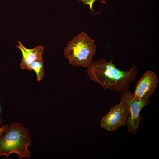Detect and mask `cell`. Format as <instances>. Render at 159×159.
<instances>
[{
	"mask_svg": "<svg viewBox=\"0 0 159 159\" xmlns=\"http://www.w3.org/2000/svg\"><path fill=\"white\" fill-rule=\"evenodd\" d=\"M113 62L112 56L110 62L103 58L97 61L92 60L87 68V74L91 80L100 84L105 90L109 89L120 92L126 91L136 78L137 68L133 65L129 70H121L116 67Z\"/></svg>",
	"mask_w": 159,
	"mask_h": 159,
	"instance_id": "cell-1",
	"label": "cell"
},
{
	"mask_svg": "<svg viewBox=\"0 0 159 159\" xmlns=\"http://www.w3.org/2000/svg\"><path fill=\"white\" fill-rule=\"evenodd\" d=\"M28 129L22 124L11 122L5 132L0 135V157L8 159L10 154H17L20 159L28 158L31 153L28 147L31 145Z\"/></svg>",
	"mask_w": 159,
	"mask_h": 159,
	"instance_id": "cell-2",
	"label": "cell"
},
{
	"mask_svg": "<svg viewBox=\"0 0 159 159\" xmlns=\"http://www.w3.org/2000/svg\"><path fill=\"white\" fill-rule=\"evenodd\" d=\"M94 41L84 32L74 37L64 49V55L69 59V63L74 66L87 68L96 52Z\"/></svg>",
	"mask_w": 159,
	"mask_h": 159,
	"instance_id": "cell-3",
	"label": "cell"
},
{
	"mask_svg": "<svg viewBox=\"0 0 159 159\" xmlns=\"http://www.w3.org/2000/svg\"><path fill=\"white\" fill-rule=\"evenodd\" d=\"M120 102L124 105L127 114L126 123L128 131L136 135L141 121L140 113L142 108L150 103V99L140 100L135 98L128 90L121 92Z\"/></svg>",
	"mask_w": 159,
	"mask_h": 159,
	"instance_id": "cell-4",
	"label": "cell"
},
{
	"mask_svg": "<svg viewBox=\"0 0 159 159\" xmlns=\"http://www.w3.org/2000/svg\"><path fill=\"white\" fill-rule=\"evenodd\" d=\"M159 82L156 73L153 71H146L136 83L134 92V97L140 100L150 99L154 92Z\"/></svg>",
	"mask_w": 159,
	"mask_h": 159,
	"instance_id": "cell-5",
	"label": "cell"
},
{
	"mask_svg": "<svg viewBox=\"0 0 159 159\" xmlns=\"http://www.w3.org/2000/svg\"><path fill=\"white\" fill-rule=\"evenodd\" d=\"M127 114L125 107L121 102L112 107L103 117L100 122L102 127L109 131L115 130L126 123Z\"/></svg>",
	"mask_w": 159,
	"mask_h": 159,
	"instance_id": "cell-6",
	"label": "cell"
},
{
	"mask_svg": "<svg viewBox=\"0 0 159 159\" xmlns=\"http://www.w3.org/2000/svg\"><path fill=\"white\" fill-rule=\"evenodd\" d=\"M19 45L16 47L21 51L22 54V59L20 66L22 69H29L30 65L34 61L43 59L42 54L44 52V49L41 46H38L29 49L26 48L21 43L18 42Z\"/></svg>",
	"mask_w": 159,
	"mask_h": 159,
	"instance_id": "cell-7",
	"label": "cell"
},
{
	"mask_svg": "<svg viewBox=\"0 0 159 159\" xmlns=\"http://www.w3.org/2000/svg\"><path fill=\"white\" fill-rule=\"evenodd\" d=\"M44 64L43 59H38L33 62L29 67V70H34L35 72L37 80L38 82L42 80L44 76Z\"/></svg>",
	"mask_w": 159,
	"mask_h": 159,
	"instance_id": "cell-8",
	"label": "cell"
},
{
	"mask_svg": "<svg viewBox=\"0 0 159 159\" xmlns=\"http://www.w3.org/2000/svg\"><path fill=\"white\" fill-rule=\"evenodd\" d=\"M96 0H77V1L79 2H83L84 3V4H88L89 5L90 8V9L91 11H93V4L95 2ZM99 1L100 2L104 3L106 4V2H105V0H97Z\"/></svg>",
	"mask_w": 159,
	"mask_h": 159,
	"instance_id": "cell-9",
	"label": "cell"
},
{
	"mask_svg": "<svg viewBox=\"0 0 159 159\" xmlns=\"http://www.w3.org/2000/svg\"><path fill=\"white\" fill-rule=\"evenodd\" d=\"M8 127L9 125L8 124H6L3 125L0 127V135L2 134L5 132Z\"/></svg>",
	"mask_w": 159,
	"mask_h": 159,
	"instance_id": "cell-10",
	"label": "cell"
},
{
	"mask_svg": "<svg viewBox=\"0 0 159 159\" xmlns=\"http://www.w3.org/2000/svg\"><path fill=\"white\" fill-rule=\"evenodd\" d=\"M0 111H1V110H0ZM1 123H2L0 117V124H1Z\"/></svg>",
	"mask_w": 159,
	"mask_h": 159,
	"instance_id": "cell-11",
	"label": "cell"
}]
</instances>
